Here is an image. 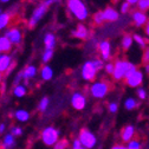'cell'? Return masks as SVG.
<instances>
[{
  "label": "cell",
  "instance_id": "cell-26",
  "mask_svg": "<svg viewBox=\"0 0 149 149\" xmlns=\"http://www.w3.org/2000/svg\"><path fill=\"white\" fill-rule=\"evenodd\" d=\"M137 107H139V102L133 97H129L124 101V108L127 110H133V109H136Z\"/></svg>",
  "mask_w": 149,
  "mask_h": 149
},
{
  "label": "cell",
  "instance_id": "cell-33",
  "mask_svg": "<svg viewBox=\"0 0 149 149\" xmlns=\"http://www.w3.org/2000/svg\"><path fill=\"white\" fill-rule=\"evenodd\" d=\"M69 148V141L66 139L59 140L57 143L53 146V149H68Z\"/></svg>",
  "mask_w": 149,
  "mask_h": 149
},
{
  "label": "cell",
  "instance_id": "cell-1",
  "mask_svg": "<svg viewBox=\"0 0 149 149\" xmlns=\"http://www.w3.org/2000/svg\"><path fill=\"white\" fill-rule=\"evenodd\" d=\"M137 70L136 65L132 62H128L124 59H117L114 63V72H113V78L115 81H122L130 77V74L134 73Z\"/></svg>",
  "mask_w": 149,
  "mask_h": 149
},
{
  "label": "cell",
  "instance_id": "cell-47",
  "mask_svg": "<svg viewBox=\"0 0 149 149\" xmlns=\"http://www.w3.org/2000/svg\"><path fill=\"white\" fill-rule=\"evenodd\" d=\"M10 1H11V0H0V4H1V3H3V4H7V3H10Z\"/></svg>",
  "mask_w": 149,
  "mask_h": 149
},
{
  "label": "cell",
  "instance_id": "cell-45",
  "mask_svg": "<svg viewBox=\"0 0 149 149\" xmlns=\"http://www.w3.org/2000/svg\"><path fill=\"white\" fill-rule=\"evenodd\" d=\"M111 149H127V147L122 146V144H115V146L111 147Z\"/></svg>",
  "mask_w": 149,
  "mask_h": 149
},
{
  "label": "cell",
  "instance_id": "cell-44",
  "mask_svg": "<svg viewBox=\"0 0 149 149\" xmlns=\"http://www.w3.org/2000/svg\"><path fill=\"white\" fill-rule=\"evenodd\" d=\"M5 130H6V124L5 123H0V135L4 134Z\"/></svg>",
  "mask_w": 149,
  "mask_h": 149
},
{
  "label": "cell",
  "instance_id": "cell-5",
  "mask_svg": "<svg viewBox=\"0 0 149 149\" xmlns=\"http://www.w3.org/2000/svg\"><path fill=\"white\" fill-rule=\"evenodd\" d=\"M78 140L82 143V146L86 149H92L95 148L96 143H97V137L96 135L91 132V130L83 128L79 130V134H78Z\"/></svg>",
  "mask_w": 149,
  "mask_h": 149
},
{
  "label": "cell",
  "instance_id": "cell-28",
  "mask_svg": "<svg viewBox=\"0 0 149 149\" xmlns=\"http://www.w3.org/2000/svg\"><path fill=\"white\" fill-rule=\"evenodd\" d=\"M49 105H50V98L49 97H43L38 103V110L40 111V113H45V111L49 109Z\"/></svg>",
  "mask_w": 149,
  "mask_h": 149
},
{
  "label": "cell",
  "instance_id": "cell-43",
  "mask_svg": "<svg viewBox=\"0 0 149 149\" xmlns=\"http://www.w3.org/2000/svg\"><path fill=\"white\" fill-rule=\"evenodd\" d=\"M144 33H146V36H147V38H149V19H148L147 24L144 25Z\"/></svg>",
  "mask_w": 149,
  "mask_h": 149
},
{
  "label": "cell",
  "instance_id": "cell-40",
  "mask_svg": "<svg viewBox=\"0 0 149 149\" xmlns=\"http://www.w3.org/2000/svg\"><path fill=\"white\" fill-rule=\"evenodd\" d=\"M108 109H109V111L111 114H115V113H117V110H118V104L116 102H111V103H109Z\"/></svg>",
  "mask_w": 149,
  "mask_h": 149
},
{
  "label": "cell",
  "instance_id": "cell-36",
  "mask_svg": "<svg viewBox=\"0 0 149 149\" xmlns=\"http://www.w3.org/2000/svg\"><path fill=\"white\" fill-rule=\"evenodd\" d=\"M136 95L140 100H146L147 98V90L143 88H137L136 90Z\"/></svg>",
  "mask_w": 149,
  "mask_h": 149
},
{
  "label": "cell",
  "instance_id": "cell-30",
  "mask_svg": "<svg viewBox=\"0 0 149 149\" xmlns=\"http://www.w3.org/2000/svg\"><path fill=\"white\" fill-rule=\"evenodd\" d=\"M23 133H24L23 128H22V127H18V125H13V127H11V129H10V134H12L14 137L22 136Z\"/></svg>",
  "mask_w": 149,
  "mask_h": 149
},
{
  "label": "cell",
  "instance_id": "cell-11",
  "mask_svg": "<svg viewBox=\"0 0 149 149\" xmlns=\"http://www.w3.org/2000/svg\"><path fill=\"white\" fill-rule=\"evenodd\" d=\"M143 78H144V74L141 70H136L134 73L130 74V77H128L125 79V83L130 88H139L142 83H143Z\"/></svg>",
  "mask_w": 149,
  "mask_h": 149
},
{
  "label": "cell",
  "instance_id": "cell-14",
  "mask_svg": "<svg viewBox=\"0 0 149 149\" xmlns=\"http://www.w3.org/2000/svg\"><path fill=\"white\" fill-rule=\"evenodd\" d=\"M102 12H103V17L105 22H116L120 18V12L111 6L105 7Z\"/></svg>",
  "mask_w": 149,
  "mask_h": 149
},
{
  "label": "cell",
  "instance_id": "cell-8",
  "mask_svg": "<svg viewBox=\"0 0 149 149\" xmlns=\"http://www.w3.org/2000/svg\"><path fill=\"white\" fill-rule=\"evenodd\" d=\"M4 36L10 40L12 45H20L23 42V32H22V29L18 26L7 29Z\"/></svg>",
  "mask_w": 149,
  "mask_h": 149
},
{
  "label": "cell",
  "instance_id": "cell-49",
  "mask_svg": "<svg viewBox=\"0 0 149 149\" xmlns=\"http://www.w3.org/2000/svg\"><path fill=\"white\" fill-rule=\"evenodd\" d=\"M1 82H3V73H0V84H1Z\"/></svg>",
  "mask_w": 149,
  "mask_h": 149
},
{
  "label": "cell",
  "instance_id": "cell-46",
  "mask_svg": "<svg viewBox=\"0 0 149 149\" xmlns=\"http://www.w3.org/2000/svg\"><path fill=\"white\" fill-rule=\"evenodd\" d=\"M125 1H127L130 6H132V5H136V4L140 1V0H125Z\"/></svg>",
  "mask_w": 149,
  "mask_h": 149
},
{
  "label": "cell",
  "instance_id": "cell-48",
  "mask_svg": "<svg viewBox=\"0 0 149 149\" xmlns=\"http://www.w3.org/2000/svg\"><path fill=\"white\" fill-rule=\"evenodd\" d=\"M146 71L149 73V64H147V65H146Z\"/></svg>",
  "mask_w": 149,
  "mask_h": 149
},
{
  "label": "cell",
  "instance_id": "cell-32",
  "mask_svg": "<svg viewBox=\"0 0 149 149\" xmlns=\"http://www.w3.org/2000/svg\"><path fill=\"white\" fill-rule=\"evenodd\" d=\"M52 57H53V50H45L42 54V61L44 64H46L51 61Z\"/></svg>",
  "mask_w": 149,
  "mask_h": 149
},
{
  "label": "cell",
  "instance_id": "cell-25",
  "mask_svg": "<svg viewBox=\"0 0 149 149\" xmlns=\"http://www.w3.org/2000/svg\"><path fill=\"white\" fill-rule=\"evenodd\" d=\"M134 43V39H133V36L130 34H124L122 37V42H121V45L123 47V50H129L130 47H132Z\"/></svg>",
  "mask_w": 149,
  "mask_h": 149
},
{
  "label": "cell",
  "instance_id": "cell-53",
  "mask_svg": "<svg viewBox=\"0 0 149 149\" xmlns=\"http://www.w3.org/2000/svg\"><path fill=\"white\" fill-rule=\"evenodd\" d=\"M127 149H128V148H127Z\"/></svg>",
  "mask_w": 149,
  "mask_h": 149
},
{
  "label": "cell",
  "instance_id": "cell-50",
  "mask_svg": "<svg viewBox=\"0 0 149 149\" xmlns=\"http://www.w3.org/2000/svg\"><path fill=\"white\" fill-rule=\"evenodd\" d=\"M1 12H3V10H1V8H0V14H1Z\"/></svg>",
  "mask_w": 149,
  "mask_h": 149
},
{
  "label": "cell",
  "instance_id": "cell-17",
  "mask_svg": "<svg viewBox=\"0 0 149 149\" xmlns=\"http://www.w3.org/2000/svg\"><path fill=\"white\" fill-rule=\"evenodd\" d=\"M37 72H38V69H37L34 65H27L23 70V79H24V82L27 84L31 79H33L37 76Z\"/></svg>",
  "mask_w": 149,
  "mask_h": 149
},
{
  "label": "cell",
  "instance_id": "cell-6",
  "mask_svg": "<svg viewBox=\"0 0 149 149\" xmlns=\"http://www.w3.org/2000/svg\"><path fill=\"white\" fill-rule=\"evenodd\" d=\"M110 90V85L105 81H97L94 82L90 86V95L94 98H103L108 95Z\"/></svg>",
  "mask_w": 149,
  "mask_h": 149
},
{
  "label": "cell",
  "instance_id": "cell-3",
  "mask_svg": "<svg viewBox=\"0 0 149 149\" xmlns=\"http://www.w3.org/2000/svg\"><path fill=\"white\" fill-rule=\"evenodd\" d=\"M66 6H68L69 11L71 12V14H73L78 20L83 22V20L88 19L89 11L82 0H68Z\"/></svg>",
  "mask_w": 149,
  "mask_h": 149
},
{
  "label": "cell",
  "instance_id": "cell-51",
  "mask_svg": "<svg viewBox=\"0 0 149 149\" xmlns=\"http://www.w3.org/2000/svg\"><path fill=\"white\" fill-rule=\"evenodd\" d=\"M0 56H1V53H0Z\"/></svg>",
  "mask_w": 149,
  "mask_h": 149
},
{
  "label": "cell",
  "instance_id": "cell-19",
  "mask_svg": "<svg viewBox=\"0 0 149 149\" xmlns=\"http://www.w3.org/2000/svg\"><path fill=\"white\" fill-rule=\"evenodd\" d=\"M13 116H14V118L18 122H22V123L27 122L30 120V117H31L30 113L27 110H25V109H18V110H15L13 113Z\"/></svg>",
  "mask_w": 149,
  "mask_h": 149
},
{
  "label": "cell",
  "instance_id": "cell-37",
  "mask_svg": "<svg viewBox=\"0 0 149 149\" xmlns=\"http://www.w3.org/2000/svg\"><path fill=\"white\" fill-rule=\"evenodd\" d=\"M104 71L108 74H113V72H114V63L113 62H108L107 64H104Z\"/></svg>",
  "mask_w": 149,
  "mask_h": 149
},
{
  "label": "cell",
  "instance_id": "cell-9",
  "mask_svg": "<svg viewBox=\"0 0 149 149\" xmlns=\"http://www.w3.org/2000/svg\"><path fill=\"white\" fill-rule=\"evenodd\" d=\"M70 102H71V107L77 111H81V110L85 109V107H86V97L84 94H82L79 91L73 92Z\"/></svg>",
  "mask_w": 149,
  "mask_h": 149
},
{
  "label": "cell",
  "instance_id": "cell-16",
  "mask_svg": "<svg viewBox=\"0 0 149 149\" xmlns=\"http://www.w3.org/2000/svg\"><path fill=\"white\" fill-rule=\"evenodd\" d=\"M71 34L74 37V38L84 40V39L88 38V36H89V30H88V27L84 24H78L77 27L71 32Z\"/></svg>",
  "mask_w": 149,
  "mask_h": 149
},
{
  "label": "cell",
  "instance_id": "cell-12",
  "mask_svg": "<svg viewBox=\"0 0 149 149\" xmlns=\"http://www.w3.org/2000/svg\"><path fill=\"white\" fill-rule=\"evenodd\" d=\"M121 139L125 143H128L133 139H135V127L132 124H128V125L123 127L121 130Z\"/></svg>",
  "mask_w": 149,
  "mask_h": 149
},
{
  "label": "cell",
  "instance_id": "cell-21",
  "mask_svg": "<svg viewBox=\"0 0 149 149\" xmlns=\"http://www.w3.org/2000/svg\"><path fill=\"white\" fill-rule=\"evenodd\" d=\"M13 49V45L10 43V40L5 36H0V53H10Z\"/></svg>",
  "mask_w": 149,
  "mask_h": 149
},
{
  "label": "cell",
  "instance_id": "cell-13",
  "mask_svg": "<svg viewBox=\"0 0 149 149\" xmlns=\"http://www.w3.org/2000/svg\"><path fill=\"white\" fill-rule=\"evenodd\" d=\"M98 51L103 61H109L111 57V44L109 40H102L98 44Z\"/></svg>",
  "mask_w": 149,
  "mask_h": 149
},
{
  "label": "cell",
  "instance_id": "cell-23",
  "mask_svg": "<svg viewBox=\"0 0 149 149\" xmlns=\"http://www.w3.org/2000/svg\"><path fill=\"white\" fill-rule=\"evenodd\" d=\"M52 77H53V70H52V68L45 64V65L40 69V78H42L43 81L47 82V81H51Z\"/></svg>",
  "mask_w": 149,
  "mask_h": 149
},
{
  "label": "cell",
  "instance_id": "cell-35",
  "mask_svg": "<svg viewBox=\"0 0 149 149\" xmlns=\"http://www.w3.org/2000/svg\"><path fill=\"white\" fill-rule=\"evenodd\" d=\"M92 64H94V66L96 68L97 71L104 69V61L102 58H95V59H92Z\"/></svg>",
  "mask_w": 149,
  "mask_h": 149
},
{
  "label": "cell",
  "instance_id": "cell-42",
  "mask_svg": "<svg viewBox=\"0 0 149 149\" xmlns=\"http://www.w3.org/2000/svg\"><path fill=\"white\" fill-rule=\"evenodd\" d=\"M130 10V5L127 3V1H124V3H122L121 4V8H120V11H121V13H127L128 11Z\"/></svg>",
  "mask_w": 149,
  "mask_h": 149
},
{
  "label": "cell",
  "instance_id": "cell-4",
  "mask_svg": "<svg viewBox=\"0 0 149 149\" xmlns=\"http://www.w3.org/2000/svg\"><path fill=\"white\" fill-rule=\"evenodd\" d=\"M59 130L57 128H54L52 125L45 127L42 133H40V140L46 146V147H53L56 143H57L61 139H59Z\"/></svg>",
  "mask_w": 149,
  "mask_h": 149
},
{
  "label": "cell",
  "instance_id": "cell-34",
  "mask_svg": "<svg viewBox=\"0 0 149 149\" xmlns=\"http://www.w3.org/2000/svg\"><path fill=\"white\" fill-rule=\"evenodd\" d=\"M136 6H137L139 11H142V12L148 11L149 10V0H140L136 4Z\"/></svg>",
  "mask_w": 149,
  "mask_h": 149
},
{
  "label": "cell",
  "instance_id": "cell-22",
  "mask_svg": "<svg viewBox=\"0 0 149 149\" xmlns=\"http://www.w3.org/2000/svg\"><path fill=\"white\" fill-rule=\"evenodd\" d=\"M11 20L12 15L8 12H1V14H0V31L7 29L11 24Z\"/></svg>",
  "mask_w": 149,
  "mask_h": 149
},
{
  "label": "cell",
  "instance_id": "cell-18",
  "mask_svg": "<svg viewBox=\"0 0 149 149\" xmlns=\"http://www.w3.org/2000/svg\"><path fill=\"white\" fill-rule=\"evenodd\" d=\"M15 146V137L12 135V134H6L4 137H3V141H1V144H0V148L1 149H13Z\"/></svg>",
  "mask_w": 149,
  "mask_h": 149
},
{
  "label": "cell",
  "instance_id": "cell-7",
  "mask_svg": "<svg viewBox=\"0 0 149 149\" xmlns=\"http://www.w3.org/2000/svg\"><path fill=\"white\" fill-rule=\"evenodd\" d=\"M97 70L96 68L94 66V64H92V61H86L83 63L82 65V70H81V76L84 81L86 82H92L96 76H97Z\"/></svg>",
  "mask_w": 149,
  "mask_h": 149
},
{
  "label": "cell",
  "instance_id": "cell-24",
  "mask_svg": "<svg viewBox=\"0 0 149 149\" xmlns=\"http://www.w3.org/2000/svg\"><path fill=\"white\" fill-rule=\"evenodd\" d=\"M12 92H13V96H14V97L22 98V97H24V96L27 94V88H26V85H24V84H19V85L13 86Z\"/></svg>",
  "mask_w": 149,
  "mask_h": 149
},
{
  "label": "cell",
  "instance_id": "cell-15",
  "mask_svg": "<svg viewBox=\"0 0 149 149\" xmlns=\"http://www.w3.org/2000/svg\"><path fill=\"white\" fill-rule=\"evenodd\" d=\"M133 22L135 24L136 27H142L147 24L148 22V17L146 14V12H142V11H135L133 12Z\"/></svg>",
  "mask_w": 149,
  "mask_h": 149
},
{
  "label": "cell",
  "instance_id": "cell-2",
  "mask_svg": "<svg viewBox=\"0 0 149 149\" xmlns=\"http://www.w3.org/2000/svg\"><path fill=\"white\" fill-rule=\"evenodd\" d=\"M59 1H61V0H45V1H43L42 4H39L38 6H37V7L33 10V12H32V14H31V17H30V19H29V22H27V26H29L30 29L36 27L37 25H38V23L43 19V17L46 14L47 8H49L52 4L59 3Z\"/></svg>",
  "mask_w": 149,
  "mask_h": 149
},
{
  "label": "cell",
  "instance_id": "cell-27",
  "mask_svg": "<svg viewBox=\"0 0 149 149\" xmlns=\"http://www.w3.org/2000/svg\"><path fill=\"white\" fill-rule=\"evenodd\" d=\"M133 39H134V42H135L137 45H140L142 49H146V47H147V42L149 40V39H146L144 37H142L141 34H137V33H135V34L133 36Z\"/></svg>",
  "mask_w": 149,
  "mask_h": 149
},
{
  "label": "cell",
  "instance_id": "cell-39",
  "mask_svg": "<svg viewBox=\"0 0 149 149\" xmlns=\"http://www.w3.org/2000/svg\"><path fill=\"white\" fill-rule=\"evenodd\" d=\"M24 79H23V71H19L17 74H15V78H14V86L15 85H19V84H22V82H23Z\"/></svg>",
  "mask_w": 149,
  "mask_h": 149
},
{
  "label": "cell",
  "instance_id": "cell-38",
  "mask_svg": "<svg viewBox=\"0 0 149 149\" xmlns=\"http://www.w3.org/2000/svg\"><path fill=\"white\" fill-rule=\"evenodd\" d=\"M142 62L147 65L149 64V46H147L143 51V54H142Z\"/></svg>",
  "mask_w": 149,
  "mask_h": 149
},
{
  "label": "cell",
  "instance_id": "cell-31",
  "mask_svg": "<svg viewBox=\"0 0 149 149\" xmlns=\"http://www.w3.org/2000/svg\"><path fill=\"white\" fill-rule=\"evenodd\" d=\"M141 147H142V143L139 139H133L130 142H128V146H127L128 149H141Z\"/></svg>",
  "mask_w": 149,
  "mask_h": 149
},
{
  "label": "cell",
  "instance_id": "cell-52",
  "mask_svg": "<svg viewBox=\"0 0 149 149\" xmlns=\"http://www.w3.org/2000/svg\"><path fill=\"white\" fill-rule=\"evenodd\" d=\"M0 149H1V148H0Z\"/></svg>",
  "mask_w": 149,
  "mask_h": 149
},
{
  "label": "cell",
  "instance_id": "cell-29",
  "mask_svg": "<svg viewBox=\"0 0 149 149\" xmlns=\"http://www.w3.org/2000/svg\"><path fill=\"white\" fill-rule=\"evenodd\" d=\"M92 19H94V23H95L96 25H102V24L105 22L102 11H98V12L94 13V17H92Z\"/></svg>",
  "mask_w": 149,
  "mask_h": 149
},
{
  "label": "cell",
  "instance_id": "cell-10",
  "mask_svg": "<svg viewBox=\"0 0 149 149\" xmlns=\"http://www.w3.org/2000/svg\"><path fill=\"white\" fill-rule=\"evenodd\" d=\"M14 65L13 56L10 53H4L0 56V73H8Z\"/></svg>",
  "mask_w": 149,
  "mask_h": 149
},
{
  "label": "cell",
  "instance_id": "cell-20",
  "mask_svg": "<svg viewBox=\"0 0 149 149\" xmlns=\"http://www.w3.org/2000/svg\"><path fill=\"white\" fill-rule=\"evenodd\" d=\"M57 44V39H56V36L53 33H46L44 36V45H45V50H53Z\"/></svg>",
  "mask_w": 149,
  "mask_h": 149
},
{
  "label": "cell",
  "instance_id": "cell-41",
  "mask_svg": "<svg viewBox=\"0 0 149 149\" xmlns=\"http://www.w3.org/2000/svg\"><path fill=\"white\" fill-rule=\"evenodd\" d=\"M71 149H86L82 146V143L79 142L78 139H74L73 142H72V146H71Z\"/></svg>",
  "mask_w": 149,
  "mask_h": 149
}]
</instances>
